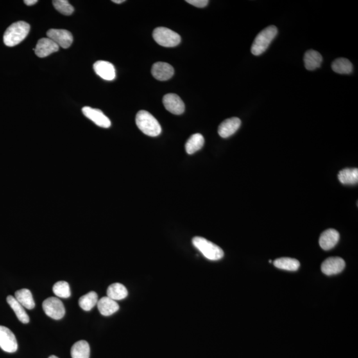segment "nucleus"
I'll return each instance as SVG.
<instances>
[{
	"mask_svg": "<svg viewBox=\"0 0 358 358\" xmlns=\"http://www.w3.org/2000/svg\"><path fill=\"white\" fill-rule=\"evenodd\" d=\"M7 302H8V305L10 306V307L12 309L13 311L15 312V314L16 315L18 320L24 324H27L29 323V315L27 314L26 310L24 309V307L18 302L14 296L11 295L8 296V297H7Z\"/></svg>",
	"mask_w": 358,
	"mask_h": 358,
	"instance_id": "19",
	"label": "nucleus"
},
{
	"mask_svg": "<svg viewBox=\"0 0 358 358\" xmlns=\"http://www.w3.org/2000/svg\"><path fill=\"white\" fill-rule=\"evenodd\" d=\"M98 309L102 315L105 316H110L119 310V305L116 301L112 300L108 296H104L98 301L97 303Z\"/></svg>",
	"mask_w": 358,
	"mask_h": 358,
	"instance_id": "17",
	"label": "nucleus"
},
{
	"mask_svg": "<svg viewBox=\"0 0 358 358\" xmlns=\"http://www.w3.org/2000/svg\"><path fill=\"white\" fill-rule=\"evenodd\" d=\"M192 244L208 260L217 261L224 257V251L217 245L202 237H194Z\"/></svg>",
	"mask_w": 358,
	"mask_h": 358,
	"instance_id": "4",
	"label": "nucleus"
},
{
	"mask_svg": "<svg viewBox=\"0 0 358 358\" xmlns=\"http://www.w3.org/2000/svg\"><path fill=\"white\" fill-rule=\"evenodd\" d=\"M49 358H58V357L55 356V355H51Z\"/></svg>",
	"mask_w": 358,
	"mask_h": 358,
	"instance_id": "33",
	"label": "nucleus"
},
{
	"mask_svg": "<svg viewBox=\"0 0 358 358\" xmlns=\"http://www.w3.org/2000/svg\"><path fill=\"white\" fill-rule=\"evenodd\" d=\"M37 2V0H25L24 1V3L26 4L27 6H29L35 5Z\"/></svg>",
	"mask_w": 358,
	"mask_h": 358,
	"instance_id": "31",
	"label": "nucleus"
},
{
	"mask_svg": "<svg viewBox=\"0 0 358 358\" xmlns=\"http://www.w3.org/2000/svg\"><path fill=\"white\" fill-rule=\"evenodd\" d=\"M71 353L72 358H89V344L85 341L77 342L72 346Z\"/></svg>",
	"mask_w": 358,
	"mask_h": 358,
	"instance_id": "22",
	"label": "nucleus"
},
{
	"mask_svg": "<svg viewBox=\"0 0 358 358\" xmlns=\"http://www.w3.org/2000/svg\"><path fill=\"white\" fill-rule=\"evenodd\" d=\"M205 144V139L200 133L192 135L185 144L186 151L188 154H193L200 150Z\"/></svg>",
	"mask_w": 358,
	"mask_h": 358,
	"instance_id": "23",
	"label": "nucleus"
},
{
	"mask_svg": "<svg viewBox=\"0 0 358 358\" xmlns=\"http://www.w3.org/2000/svg\"><path fill=\"white\" fill-rule=\"evenodd\" d=\"M277 28L270 26L258 34L251 46V51L253 55L258 56L264 53L277 35Z\"/></svg>",
	"mask_w": 358,
	"mask_h": 358,
	"instance_id": "3",
	"label": "nucleus"
},
{
	"mask_svg": "<svg viewBox=\"0 0 358 358\" xmlns=\"http://www.w3.org/2000/svg\"><path fill=\"white\" fill-rule=\"evenodd\" d=\"M53 291L54 294L59 298L67 299L71 296L69 284L63 281L56 283L53 287Z\"/></svg>",
	"mask_w": 358,
	"mask_h": 358,
	"instance_id": "28",
	"label": "nucleus"
},
{
	"mask_svg": "<svg viewBox=\"0 0 358 358\" xmlns=\"http://www.w3.org/2000/svg\"><path fill=\"white\" fill-rule=\"evenodd\" d=\"M45 313L54 320H60L65 314V308L59 299L49 297L43 303Z\"/></svg>",
	"mask_w": 358,
	"mask_h": 358,
	"instance_id": "6",
	"label": "nucleus"
},
{
	"mask_svg": "<svg viewBox=\"0 0 358 358\" xmlns=\"http://www.w3.org/2000/svg\"><path fill=\"white\" fill-rule=\"evenodd\" d=\"M95 72L104 80L111 81L115 78V69L114 66L105 61H96L94 65Z\"/></svg>",
	"mask_w": 358,
	"mask_h": 358,
	"instance_id": "14",
	"label": "nucleus"
},
{
	"mask_svg": "<svg viewBox=\"0 0 358 358\" xmlns=\"http://www.w3.org/2000/svg\"><path fill=\"white\" fill-rule=\"evenodd\" d=\"M187 3L191 4V5L197 7V8H205L208 5V0H187L186 1Z\"/></svg>",
	"mask_w": 358,
	"mask_h": 358,
	"instance_id": "30",
	"label": "nucleus"
},
{
	"mask_svg": "<svg viewBox=\"0 0 358 358\" xmlns=\"http://www.w3.org/2000/svg\"><path fill=\"white\" fill-rule=\"evenodd\" d=\"M332 69L336 73L348 74L352 73L353 65L347 58H339L332 63Z\"/></svg>",
	"mask_w": 358,
	"mask_h": 358,
	"instance_id": "27",
	"label": "nucleus"
},
{
	"mask_svg": "<svg viewBox=\"0 0 358 358\" xmlns=\"http://www.w3.org/2000/svg\"><path fill=\"white\" fill-rule=\"evenodd\" d=\"M165 108L173 114L181 115L185 112V106L180 97L173 93L165 95L163 98Z\"/></svg>",
	"mask_w": 358,
	"mask_h": 358,
	"instance_id": "10",
	"label": "nucleus"
},
{
	"mask_svg": "<svg viewBox=\"0 0 358 358\" xmlns=\"http://www.w3.org/2000/svg\"><path fill=\"white\" fill-rule=\"evenodd\" d=\"M305 68L309 71H314L321 67L323 63V56L314 50L306 52L304 56Z\"/></svg>",
	"mask_w": 358,
	"mask_h": 358,
	"instance_id": "18",
	"label": "nucleus"
},
{
	"mask_svg": "<svg viewBox=\"0 0 358 358\" xmlns=\"http://www.w3.org/2000/svg\"><path fill=\"white\" fill-rule=\"evenodd\" d=\"M14 297L26 309L31 310L35 308V301L32 293L29 290L23 289L17 291L15 292Z\"/></svg>",
	"mask_w": 358,
	"mask_h": 358,
	"instance_id": "20",
	"label": "nucleus"
},
{
	"mask_svg": "<svg viewBox=\"0 0 358 358\" xmlns=\"http://www.w3.org/2000/svg\"><path fill=\"white\" fill-rule=\"evenodd\" d=\"M0 348L4 352L14 353L18 348L16 337L6 326H0Z\"/></svg>",
	"mask_w": 358,
	"mask_h": 358,
	"instance_id": "7",
	"label": "nucleus"
},
{
	"mask_svg": "<svg viewBox=\"0 0 358 358\" xmlns=\"http://www.w3.org/2000/svg\"><path fill=\"white\" fill-rule=\"evenodd\" d=\"M174 69L169 63L157 62L151 68V74L155 79L160 81L169 80L174 75Z\"/></svg>",
	"mask_w": 358,
	"mask_h": 358,
	"instance_id": "12",
	"label": "nucleus"
},
{
	"mask_svg": "<svg viewBox=\"0 0 358 358\" xmlns=\"http://www.w3.org/2000/svg\"><path fill=\"white\" fill-rule=\"evenodd\" d=\"M339 181L344 185H355L358 181V169H344L340 171L339 174Z\"/></svg>",
	"mask_w": 358,
	"mask_h": 358,
	"instance_id": "25",
	"label": "nucleus"
},
{
	"mask_svg": "<svg viewBox=\"0 0 358 358\" xmlns=\"http://www.w3.org/2000/svg\"><path fill=\"white\" fill-rule=\"evenodd\" d=\"M128 294V290L121 283H114L108 288L107 296L115 301L126 299Z\"/></svg>",
	"mask_w": 358,
	"mask_h": 358,
	"instance_id": "21",
	"label": "nucleus"
},
{
	"mask_svg": "<svg viewBox=\"0 0 358 358\" xmlns=\"http://www.w3.org/2000/svg\"><path fill=\"white\" fill-rule=\"evenodd\" d=\"M274 266L283 270L294 271L298 270L300 262L297 260L290 257L279 258L273 262Z\"/></svg>",
	"mask_w": 358,
	"mask_h": 358,
	"instance_id": "24",
	"label": "nucleus"
},
{
	"mask_svg": "<svg viewBox=\"0 0 358 358\" xmlns=\"http://www.w3.org/2000/svg\"><path fill=\"white\" fill-rule=\"evenodd\" d=\"M47 35L58 47L63 49L69 48L73 42L72 33L65 29H51L47 31Z\"/></svg>",
	"mask_w": 358,
	"mask_h": 358,
	"instance_id": "8",
	"label": "nucleus"
},
{
	"mask_svg": "<svg viewBox=\"0 0 358 358\" xmlns=\"http://www.w3.org/2000/svg\"><path fill=\"white\" fill-rule=\"evenodd\" d=\"M112 2L115 4H122L125 2V0H113Z\"/></svg>",
	"mask_w": 358,
	"mask_h": 358,
	"instance_id": "32",
	"label": "nucleus"
},
{
	"mask_svg": "<svg viewBox=\"0 0 358 358\" xmlns=\"http://www.w3.org/2000/svg\"><path fill=\"white\" fill-rule=\"evenodd\" d=\"M346 266L345 262L341 257L328 258L322 264L321 270L326 275H336L341 273Z\"/></svg>",
	"mask_w": 358,
	"mask_h": 358,
	"instance_id": "11",
	"label": "nucleus"
},
{
	"mask_svg": "<svg viewBox=\"0 0 358 358\" xmlns=\"http://www.w3.org/2000/svg\"><path fill=\"white\" fill-rule=\"evenodd\" d=\"M340 239V234L334 229H328L322 233L319 244L324 250H331L337 244Z\"/></svg>",
	"mask_w": 358,
	"mask_h": 358,
	"instance_id": "15",
	"label": "nucleus"
},
{
	"mask_svg": "<svg viewBox=\"0 0 358 358\" xmlns=\"http://www.w3.org/2000/svg\"><path fill=\"white\" fill-rule=\"evenodd\" d=\"M53 4L54 8L63 15H70L74 12L73 6L67 0H54Z\"/></svg>",
	"mask_w": 358,
	"mask_h": 358,
	"instance_id": "29",
	"label": "nucleus"
},
{
	"mask_svg": "<svg viewBox=\"0 0 358 358\" xmlns=\"http://www.w3.org/2000/svg\"><path fill=\"white\" fill-rule=\"evenodd\" d=\"M59 47L49 38H42L38 40L37 45L33 51L40 58L46 57L52 53L57 52Z\"/></svg>",
	"mask_w": 358,
	"mask_h": 358,
	"instance_id": "13",
	"label": "nucleus"
},
{
	"mask_svg": "<svg viewBox=\"0 0 358 358\" xmlns=\"http://www.w3.org/2000/svg\"><path fill=\"white\" fill-rule=\"evenodd\" d=\"M154 40L161 46L174 47L180 44L181 38L177 33L166 27H157L153 31Z\"/></svg>",
	"mask_w": 358,
	"mask_h": 358,
	"instance_id": "5",
	"label": "nucleus"
},
{
	"mask_svg": "<svg viewBox=\"0 0 358 358\" xmlns=\"http://www.w3.org/2000/svg\"><path fill=\"white\" fill-rule=\"evenodd\" d=\"M98 301V294L94 291H91L85 295L82 296L79 299L78 304L82 309L85 311H90L97 305Z\"/></svg>",
	"mask_w": 358,
	"mask_h": 358,
	"instance_id": "26",
	"label": "nucleus"
},
{
	"mask_svg": "<svg viewBox=\"0 0 358 358\" xmlns=\"http://www.w3.org/2000/svg\"><path fill=\"white\" fill-rule=\"evenodd\" d=\"M29 31L30 26L27 22L19 21L11 24L4 33V44L8 47H14L19 44L26 38Z\"/></svg>",
	"mask_w": 358,
	"mask_h": 358,
	"instance_id": "1",
	"label": "nucleus"
},
{
	"mask_svg": "<svg viewBox=\"0 0 358 358\" xmlns=\"http://www.w3.org/2000/svg\"><path fill=\"white\" fill-rule=\"evenodd\" d=\"M269 263H271V262H272V261H271V260H269Z\"/></svg>",
	"mask_w": 358,
	"mask_h": 358,
	"instance_id": "34",
	"label": "nucleus"
},
{
	"mask_svg": "<svg viewBox=\"0 0 358 358\" xmlns=\"http://www.w3.org/2000/svg\"><path fill=\"white\" fill-rule=\"evenodd\" d=\"M241 120L237 117H232L224 121L219 126L218 133L221 137L227 138L234 134L241 126Z\"/></svg>",
	"mask_w": 358,
	"mask_h": 358,
	"instance_id": "16",
	"label": "nucleus"
},
{
	"mask_svg": "<svg viewBox=\"0 0 358 358\" xmlns=\"http://www.w3.org/2000/svg\"><path fill=\"white\" fill-rule=\"evenodd\" d=\"M136 125L144 134L156 137L162 133V127L155 117L147 111L141 110L135 117Z\"/></svg>",
	"mask_w": 358,
	"mask_h": 358,
	"instance_id": "2",
	"label": "nucleus"
},
{
	"mask_svg": "<svg viewBox=\"0 0 358 358\" xmlns=\"http://www.w3.org/2000/svg\"><path fill=\"white\" fill-rule=\"evenodd\" d=\"M82 111L87 118L91 120L97 126L103 128H109L111 126L110 119L99 109L86 106L82 109Z\"/></svg>",
	"mask_w": 358,
	"mask_h": 358,
	"instance_id": "9",
	"label": "nucleus"
}]
</instances>
